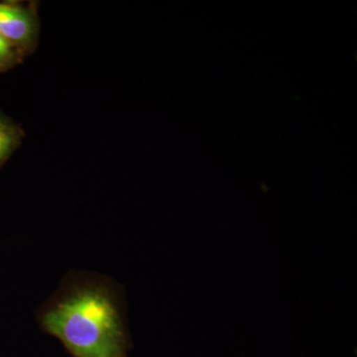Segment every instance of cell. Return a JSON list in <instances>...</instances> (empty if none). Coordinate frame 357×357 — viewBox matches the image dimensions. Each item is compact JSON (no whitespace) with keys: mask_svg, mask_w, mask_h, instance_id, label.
I'll list each match as a JSON object with an SVG mask.
<instances>
[{"mask_svg":"<svg viewBox=\"0 0 357 357\" xmlns=\"http://www.w3.org/2000/svg\"><path fill=\"white\" fill-rule=\"evenodd\" d=\"M38 321L73 357H128L129 335L121 302L105 279L69 277L40 310Z\"/></svg>","mask_w":357,"mask_h":357,"instance_id":"obj_1","label":"cell"},{"mask_svg":"<svg viewBox=\"0 0 357 357\" xmlns=\"http://www.w3.org/2000/svg\"><path fill=\"white\" fill-rule=\"evenodd\" d=\"M13 48L11 44L6 39V37L0 32V65L8 62L13 58Z\"/></svg>","mask_w":357,"mask_h":357,"instance_id":"obj_4","label":"cell"},{"mask_svg":"<svg viewBox=\"0 0 357 357\" xmlns=\"http://www.w3.org/2000/svg\"><path fill=\"white\" fill-rule=\"evenodd\" d=\"M17 139L15 131L8 124L0 121V162L10 153Z\"/></svg>","mask_w":357,"mask_h":357,"instance_id":"obj_3","label":"cell"},{"mask_svg":"<svg viewBox=\"0 0 357 357\" xmlns=\"http://www.w3.org/2000/svg\"><path fill=\"white\" fill-rule=\"evenodd\" d=\"M36 31L34 16L13 4L0 3V32L10 44H30Z\"/></svg>","mask_w":357,"mask_h":357,"instance_id":"obj_2","label":"cell"}]
</instances>
